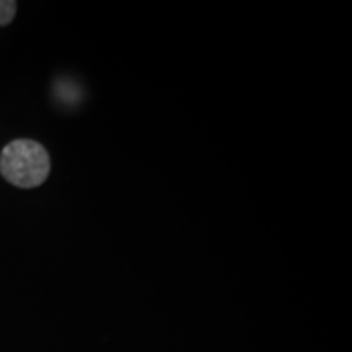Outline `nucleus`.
I'll return each instance as SVG.
<instances>
[{
	"label": "nucleus",
	"mask_w": 352,
	"mask_h": 352,
	"mask_svg": "<svg viewBox=\"0 0 352 352\" xmlns=\"http://www.w3.org/2000/svg\"><path fill=\"white\" fill-rule=\"evenodd\" d=\"M51 171V158L36 140L16 139L0 153V175L13 186L21 189L38 188Z\"/></svg>",
	"instance_id": "f257e3e1"
},
{
	"label": "nucleus",
	"mask_w": 352,
	"mask_h": 352,
	"mask_svg": "<svg viewBox=\"0 0 352 352\" xmlns=\"http://www.w3.org/2000/svg\"><path fill=\"white\" fill-rule=\"evenodd\" d=\"M16 15V2L13 0H0V26H7Z\"/></svg>",
	"instance_id": "f03ea898"
}]
</instances>
